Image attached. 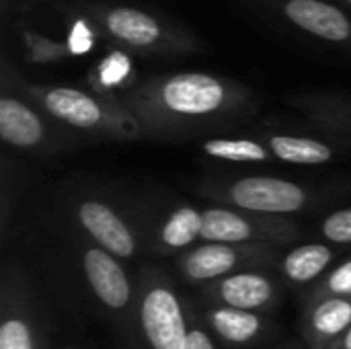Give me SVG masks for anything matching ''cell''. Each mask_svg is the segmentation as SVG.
<instances>
[{"label": "cell", "instance_id": "obj_1", "mask_svg": "<svg viewBox=\"0 0 351 349\" xmlns=\"http://www.w3.org/2000/svg\"><path fill=\"white\" fill-rule=\"evenodd\" d=\"M84 14L97 33L134 53H187L199 49L197 35L169 14L109 0H76L68 6Z\"/></svg>", "mask_w": 351, "mask_h": 349}, {"label": "cell", "instance_id": "obj_2", "mask_svg": "<svg viewBox=\"0 0 351 349\" xmlns=\"http://www.w3.org/2000/svg\"><path fill=\"white\" fill-rule=\"evenodd\" d=\"M152 101L177 117H206L224 109L232 99V84L206 72H179L150 84Z\"/></svg>", "mask_w": 351, "mask_h": 349}, {"label": "cell", "instance_id": "obj_3", "mask_svg": "<svg viewBox=\"0 0 351 349\" xmlns=\"http://www.w3.org/2000/svg\"><path fill=\"white\" fill-rule=\"evenodd\" d=\"M294 31L351 49V14L331 0H259Z\"/></svg>", "mask_w": 351, "mask_h": 349}, {"label": "cell", "instance_id": "obj_4", "mask_svg": "<svg viewBox=\"0 0 351 349\" xmlns=\"http://www.w3.org/2000/svg\"><path fill=\"white\" fill-rule=\"evenodd\" d=\"M142 327L154 349H183L187 331L177 298L169 290H152L142 302Z\"/></svg>", "mask_w": 351, "mask_h": 349}, {"label": "cell", "instance_id": "obj_5", "mask_svg": "<svg viewBox=\"0 0 351 349\" xmlns=\"http://www.w3.org/2000/svg\"><path fill=\"white\" fill-rule=\"evenodd\" d=\"M232 200L255 212H296L304 204V191L290 181L274 177H247L232 187Z\"/></svg>", "mask_w": 351, "mask_h": 349}, {"label": "cell", "instance_id": "obj_6", "mask_svg": "<svg viewBox=\"0 0 351 349\" xmlns=\"http://www.w3.org/2000/svg\"><path fill=\"white\" fill-rule=\"evenodd\" d=\"M41 103L45 111L74 128H95L105 119V109L101 101L84 91L70 86H51L41 93Z\"/></svg>", "mask_w": 351, "mask_h": 349}, {"label": "cell", "instance_id": "obj_7", "mask_svg": "<svg viewBox=\"0 0 351 349\" xmlns=\"http://www.w3.org/2000/svg\"><path fill=\"white\" fill-rule=\"evenodd\" d=\"M84 272L95 294L111 309H121L130 300V286L121 267L99 249L84 255Z\"/></svg>", "mask_w": 351, "mask_h": 349}, {"label": "cell", "instance_id": "obj_8", "mask_svg": "<svg viewBox=\"0 0 351 349\" xmlns=\"http://www.w3.org/2000/svg\"><path fill=\"white\" fill-rule=\"evenodd\" d=\"M80 222L111 253H115L119 257H130L134 253L132 232L107 206H103L99 202L82 204Z\"/></svg>", "mask_w": 351, "mask_h": 349}, {"label": "cell", "instance_id": "obj_9", "mask_svg": "<svg viewBox=\"0 0 351 349\" xmlns=\"http://www.w3.org/2000/svg\"><path fill=\"white\" fill-rule=\"evenodd\" d=\"M0 136L12 146H35L43 138L39 115L14 97L0 99Z\"/></svg>", "mask_w": 351, "mask_h": 349}, {"label": "cell", "instance_id": "obj_10", "mask_svg": "<svg viewBox=\"0 0 351 349\" xmlns=\"http://www.w3.org/2000/svg\"><path fill=\"white\" fill-rule=\"evenodd\" d=\"M271 294V286L265 278L253 274L232 276L222 284V298L239 311L261 306Z\"/></svg>", "mask_w": 351, "mask_h": 349}, {"label": "cell", "instance_id": "obj_11", "mask_svg": "<svg viewBox=\"0 0 351 349\" xmlns=\"http://www.w3.org/2000/svg\"><path fill=\"white\" fill-rule=\"evenodd\" d=\"M271 150L276 156L296 165H321L331 158V148L311 140V138H296V136H274Z\"/></svg>", "mask_w": 351, "mask_h": 349}, {"label": "cell", "instance_id": "obj_12", "mask_svg": "<svg viewBox=\"0 0 351 349\" xmlns=\"http://www.w3.org/2000/svg\"><path fill=\"white\" fill-rule=\"evenodd\" d=\"M234 261H237V257H234L232 249H228L224 245H208V247H202L195 253H191L185 267H187L189 278L210 280V278H218V276L230 272Z\"/></svg>", "mask_w": 351, "mask_h": 349}, {"label": "cell", "instance_id": "obj_13", "mask_svg": "<svg viewBox=\"0 0 351 349\" xmlns=\"http://www.w3.org/2000/svg\"><path fill=\"white\" fill-rule=\"evenodd\" d=\"M251 226L237 214L226 210H208L202 214V237L220 243H239L249 239Z\"/></svg>", "mask_w": 351, "mask_h": 349}, {"label": "cell", "instance_id": "obj_14", "mask_svg": "<svg viewBox=\"0 0 351 349\" xmlns=\"http://www.w3.org/2000/svg\"><path fill=\"white\" fill-rule=\"evenodd\" d=\"M331 261V251L325 245H304L294 249L286 259V274L294 282L317 278Z\"/></svg>", "mask_w": 351, "mask_h": 349}, {"label": "cell", "instance_id": "obj_15", "mask_svg": "<svg viewBox=\"0 0 351 349\" xmlns=\"http://www.w3.org/2000/svg\"><path fill=\"white\" fill-rule=\"evenodd\" d=\"M21 41H23V51L29 62L35 64H47V62H60L72 56L68 41H56L45 37L43 33L21 25Z\"/></svg>", "mask_w": 351, "mask_h": 349}, {"label": "cell", "instance_id": "obj_16", "mask_svg": "<svg viewBox=\"0 0 351 349\" xmlns=\"http://www.w3.org/2000/svg\"><path fill=\"white\" fill-rule=\"evenodd\" d=\"M212 323L224 339L234 344L249 341L259 331V319L249 311H239V309L216 311L212 315Z\"/></svg>", "mask_w": 351, "mask_h": 349}, {"label": "cell", "instance_id": "obj_17", "mask_svg": "<svg viewBox=\"0 0 351 349\" xmlns=\"http://www.w3.org/2000/svg\"><path fill=\"white\" fill-rule=\"evenodd\" d=\"M93 76L99 88H105V91L119 88L134 76V62L125 49L117 47L109 51L103 60H99V64L93 70Z\"/></svg>", "mask_w": 351, "mask_h": 349}, {"label": "cell", "instance_id": "obj_18", "mask_svg": "<svg viewBox=\"0 0 351 349\" xmlns=\"http://www.w3.org/2000/svg\"><path fill=\"white\" fill-rule=\"evenodd\" d=\"M197 234H202V214L191 208L177 210L162 228V241L169 247H185Z\"/></svg>", "mask_w": 351, "mask_h": 349}, {"label": "cell", "instance_id": "obj_19", "mask_svg": "<svg viewBox=\"0 0 351 349\" xmlns=\"http://www.w3.org/2000/svg\"><path fill=\"white\" fill-rule=\"evenodd\" d=\"M204 150L210 156L237 160V163L267 158V152L263 150V146H259L257 142H251V140H208L204 144Z\"/></svg>", "mask_w": 351, "mask_h": 349}, {"label": "cell", "instance_id": "obj_20", "mask_svg": "<svg viewBox=\"0 0 351 349\" xmlns=\"http://www.w3.org/2000/svg\"><path fill=\"white\" fill-rule=\"evenodd\" d=\"M351 323V304L346 300H329L315 313V327L325 335H337Z\"/></svg>", "mask_w": 351, "mask_h": 349}, {"label": "cell", "instance_id": "obj_21", "mask_svg": "<svg viewBox=\"0 0 351 349\" xmlns=\"http://www.w3.org/2000/svg\"><path fill=\"white\" fill-rule=\"evenodd\" d=\"M68 19H70V31H68V39L66 41L70 45L72 56L88 53L95 47L97 37H101V35L97 33V29L93 27V23L84 14L68 8Z\"/></svg>", "mask_w": 351, "mask_h": 349}, {"label": "cell", "instance_id": "obj_22", "mask_svg": "<svg viewBox=\"0 0 351 349\" xmlns=\"http://www.w3.org/2000/svg\"><path fill=\"white\" fill-rule=\"evenodd\" d=\"M0 349H31L27 325L21 321H6L0 329Z\"/></svg>", "mask_w": 351, "mask_h": 349}, {"label": "cell", "instance_id": "obj_23", "mask_svg": "<svg viewBox=\"0 0 351 349\" xmlns=\"http://www.w3.org/2000/svg\"><path fill=\"white\" fill-rule=\"evenodd\" d=\"M323 230L335 243H351V210H341L329 216Z\"/></svg>", "mask_w": 351, "mask_h": 349}, {"label": "cell", "instance_id": "obj_24", "mask_svg": "<svg viewBox=\"0 0 351 349\" xmlns=\"http://www.w3.org/2000/svg\"><path fill=\"white\" fill-rule=\"evenodd\" d=\"M329 286L337 294H351V261L341 265L329 280Z\"/></svg>", "mask_w": 351, "mask_h": 349}, {"label": "cell", "instance_id": "obj_25", "mask_svg": "<svg viewBox=\"0 0 351 349\" xmlns=\"http://www.w3.org/2000/svg\"><path fill=\"white\" fill-rule=\"evenodd\" d=\"M183 349H214L210 337L202 331H191L185 339V346Z\"/></svg>", "mask_w": 351, "mask_h": 349}, {"label": "cell", "instance_id": "obj_26", "mask_svg": "<svg viewBox=\"0 0 351 349\" xmlns=\"http://www.w3.org/2000/svg\"><path fill=\"white\" fill-rule=\"evenodd\" d=\"M346 348L351 349V331L348 333V337H346Z\"/></svg>", "mask_w": 351, "mask_h": 349}, {"label": "cell", "instance_id": "obj_27", "mask_svg": "<svg viewBox=\"0 0 351 349\" xmlns=\"http://www.w3.org/2000/svg\"><path fill=\"white\" fill-rule=\"evenodd\" d=\"M343 2H348V6H351V0H343Z\"/></svg>", "mask_w": 351, "mask_h": 349}, {"label": "cell", "instance_id": "obj_28", "mask_svg": "<svg viewBox=\"0 0 351 349\" xmlns=\"http://www.w3.org/2000/svg\"><path fill=\"white\" fill-rule=\"evenodd\" d=\"M33 2H35V0H33Z\"/></svg>", "mask_w": 351, "mask_h": 349}]
</instances>
